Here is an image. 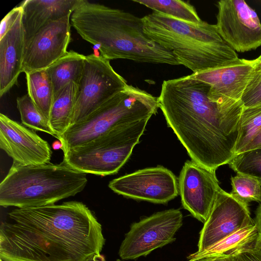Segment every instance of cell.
<instances>
[{"mask_svg":"<svg viewBox=\"0 0 261 261\" xmlns=\"http://www.w3.org/2000/svg\"><path fill=\"white\" fill-rule=\"evenodd\" d=\"M255 65V59L239 58L229 64L193 74L209 86L208 96L211 100L220 107H227L242 101Z\"/></svg>","mask_w":261,"mask_h":261,"instance_id":"obj_15","label":"cell"},{"mask_svg":"<svg viewBox=\"0 0 261 261\" xmlns=\"http://www.w3.org/2000/svg\"><path fill=\"white\" fill-rule=\"evenodd\" d=\"M25 75L28 94L48 122L54 91L47 72L44 69L25 73Z\"/></svg>","mask_w":261,"mask_h":261,"instance_id":"obj_22","label":"cell"},{"mask_svg":"<svg viewBox=\"0 0 261 261\" xmlns=\"http://www.w3.org/2000/svg\"><path fill=\"white\" fill-rule=\"evenodd\" d=\"M230 194L244 204L261 201V183L256 178L237 174L231 178Z\"/></svg>","mask_w":261,"mask_h":261,"instance_id":"obj_26","label":"cell"},{"mask_svg":"<svg viewBox=\"0 0 261 261\" xmlns=\"http://www.w3.org/2000/svg\"><path fill=\"white\" fill-rule=\"evenodd\" d=\"M255 224L242 228L219 241L205 251L194 256H188L187 261H198L208 257L233 256L254 246L258 236Z\"/></svg>","mask_w":261,"mask_h":261,"instance_id":"obj_19","label":"cell"},{"mask_svg":"<svg viewBox=\"0 0 261 261\" xmlns=\"http://www.w3.org/2000/svg\"><path fill=\"white\" fill-rule=\"evenodd\" d=\"M182 224V214L179 209L158 212L132 224L120 245L119 256L128 260L146 256L174 241Z\"/></svg>","mask_w":261,"mask_h":261,"instance_id":"obj_9","label":"cell"},{"mask_svg":"<svg viewBox=\"0 0 261 261\" xmlns=\"http://www.w3.org/2000/svg\"><path fill=\"white\" fill-rule=\"evenodd\" d=\"M255 224L248 205L221 189L200 231L198 250L189 256L200 254L227 236Z\"/></svg>","mask_w":261,"mask_h":261,"instance_id":"obj_12","label":"cell"},{"mask_svg":"<svg viewBox=\"0 0 261 261\" xmlns=\"http://www.w3.org/2000/svg\"><path fill=\"white\" fill-rule=\"evenodd\" d=\"M252 248L245 249L231 256L234 261H261L253 252Z\"/></svg>","mask_w":261,"mask_h":261,"instance_id":"obj_30","label":"cell"},{"mask_svg":"<svg viewBox=\"0 0 261 261\" xmlns=\"http://www.w3.org/2000/svg\"><path fill=\"white\" fill-rule=\"evenodd\" d=\"M255 223L259 233H261V203L256 209Z\"/></svg>","mask_w":261,"mask_h":261,"instance_id":"obj_34","label":"cell"},{"mask_svg":"<svg viewBox=\"0 0 261 261\" xmlns=\"http://www.w3.org/2000/svg\"><path fill=\"white\" fill-rule=\"evenodd\" d=\"M85 56L70 50L46 69L55 96L70 82L78 85L81 78Z\"/></svg>","mask_w":261,"mask_h":261,"instance_id":"obj_20","label":"cell"},{"mask_svg":"<svg viewBox=\"0 0 261 261\" xmlns=\"http://www.w3.org/2000/svg\"><path fill=\"white\" fill-rule=\"evenodd\" d=\"M198 261H234L231 256L208 257L202 258Z\"/></svg>","mask_w":261,"mask_h":261,"instance_id":"obj_33","label":"cell"},{"mask_svg":"<svg viewBox=\"0 0 261 261\" xmlns=\"http://www.w3.org/2000/svg\"><path fill=\"white\" fill-rule=\"evenodd\" d=\"M86 174L60 164H13L0 184V205L19 208L55 204L73 196L86 186Z\"/></svg>","mask_w":261,"mask_h":261,"instance_id":"obj_5","label":"cell"},{"mask_svg":"<svg viewBox=\"0 0 261 261\" xmlns=\"http://www.w3.org/2000/svg\"><path fill=\"white\" fill-rule=\"evenodd\" d=\"M116 261H121L120 259H117Z\"/></svg>","mask_w":261,"mask_h":261,"instance_id":"obj_37","label":"cell"},{"mask_svg":"<svg viewBox=\"0 0 261 261\" xmlns=\"http://www.w3.org/2000/svg\"><path fill=\"white\" fill-rule=\"evenodd\" d=\"M159 108L158 97L130 85L85 120L71 125L57 139L63 152L84 144L117 126L150 119Z\"/></svg>","mask_w":261,"mask_h":261,"instance_id":"obj_6","label":"cell"},{"mask_svg":"<svg viewBox=\"0 0 261 261\" xmlns=\"http://www.w3.org/2000/svg\"><path fill=\"white\" fill-rule=\"evenodd\" d=\"M257 148H261V130L247 145L243 152Z\"/></svg>","mask_w":261,"mask_h":261,"instance_id":"obj_31","label":"cell"},{"mask_svg":"<svg viewBox=\"0 0 261 261\" xmlns=\"http://www.w3.org/2000/svg\"><path fill=\"white\" fill-rule=\"evenodd\" d=\"M0 261H3L2 259H0Z\"/></svg>","mask_w":261,"mask_h":261,"instance_id":"obj_38","label":"cell"},{"mask_svg":"<svg viewBox=\"0 0 261 261\" xmlns=\"http://www.w3.org/2000/svg\"><path fill=\"white\" fill-rule=\"evenodd\" d=\"M85 261H106L104 256L100 254H94L89 257Z\"/></svg>","mask_w":261,"mask_h":261,"instance_id":"obj_35","label":"cell"},{"mask_svg":"<svg viewBox=\"0 0 261 261\" xmlns=\"http://www.w3.org/2000/svg\"><path fill=\"white\" fill-rule=\"evenodd\" d=\"M108 186L119 195L155 203H166L179 194L176 176L160 166L119 177L111 180Z\"/></svg>","mask_w":261,"mask_h":261,"instance_id":"obj_11","label":"cell"},{"mask_svg":"<svg viewBox=\"0 0 261 261\" xmlns=\"http://www.w3.org/2000/svg\"><path fill=\"white\" fill-rule=\"evenodd\" d=\"M71 15L48 23L25 43L22 72L46 69L67 53Z\"/></svg>","mask_w":261,"mask_h":261,"instance_id":"obj_14","label":"cell"},{"mask_svg":"<svg viewBox=\"0 0 261 261\" xmlns=\"http://www.w3.org/2000/svg\"><path fill=\"white\" fill-rule=\"evenodd\" d=\"M127 85L110 60L94 54L86 56L71 125L86 119Z\"/></svg>","mask_w":261,"mask_h":261,"instance_id":"obj_8","label":"cell"},{"mask_svg":"<svg viewBox=\"0 0 261 261\" xmlns=\"http://www.w3.org/2000/svg\"><path fill=\"white\" fill-rule=\"evenodd\" d=\"M141 18L146 35L171 51L179 65L193 73L223 66L239 59L219 34L215 24L202 20L188 22L155 12Z\"/></svg>","mask_w":261,"mask_h":261,"instance_id":"obj_4","label":"cell"},{"mask_svg":"<svg viewBox=\"0 0 261 261\" xmlns=\"http://www.w3.org/2000/svg\"><path fill=\"white\" fill-rule=\"evenodd\" d=\"M101 225L83 203L16 208L0 226L3 261H85L105 245Z\"/></svg>","mask_w":261,"mask_h":261,"instance_id":"obj_1","label":"cell"},{"mask_svg":"<svg viewBox=\"0 0 261 261\" xmlns=\"http://www.w3.org/2000/svg\"><path fill=\"white\" fill-rule=\"evenodd\" d=\"M255 60L253 78L242 98V102L245 108L261 103V55Z\"/></svg>","mask_w":261,"mask_h":261,"instance_id":"obj_28","label":"cell"},{"mask_svg":"<svg viewBox=\"0 0 261 261\" xmlns=\"http://www.w3.org/2000/svg\"><path fill=\"white\" fill-rule=\"evenodd\" d=\"M22 11V7L19 5L12 9L3 18L0 26V39L10 29Z\"/></svg>","mask_w":261,"mask_h":261,"instance_id":"obj_29","label":"cell"},{"mask_svg":"<svg viewBox=\"0 0 261 261\" xmlns=\"http://www.w3.org/2000/svg\"><path fill=\"white\" fill-rule=\"evenodd\" d=\"M0 147L22 165L50 163L52 151L48 143L33 130L0 114Z\"/></svg>","mask_w":261,"mask_h":261,"instance_id":"obj_16","label":"cell"},{"mask_svg":"<svg viewBox=\"0 0 261 261\" xmlns=\"http://www.w3.org/2000/svg\"><path fill=\"white\" fill-rule=\"evenodd\" d=\"M252 250L256 255L261 260V233H259Z\"/></svg>","mask_w":261,"mask_h":261,"instance_id":"obj_32","label":"cell"},{"mask_svg":"<svg viewBox=\"0 0 261 261\" xmlns=\"http://www.w3.org/2000/svg\"><path fill=\"white\" fill-rule=\"evenodd\" d=\"M77 87V84L70 82L54 97L48 122L56 138L63 134L71 125Z\"/></svg>","mask_w":261,"mask_h":261,"instance_id":"obj_21","label":"cell"},{"mask_svg":"<svg viewBox=\"0 0 261 261\" xmlns=\"http://www.w3.org/2000/svg\"><path fill=\"white\" fill-rule=\"evenodd\" d=\"M22 11L13 25L0 39V96L17 82L22 72L25 41L22 22Z\"/></svg>","mask_w":261,"mask_h":261,"instance_id":"obj_17","label":"cell"},{"mask_svg":"<svg viewBox=\"0 0 261 261\" xmlns=\"http://www.w3.org/2000/svg\"><path fill=\"white\" fill-rule=\"evenodd\" d=\"M209 86L193 74L164 81L159 108L191 160L212 170L236 155L241 114L240 101L220 107L208 96Z\"/></svg>","mask_w":261,"mask_h":261,"instance_id":"obj_2","label":"cell"},{"mask_svg":"<svg viewBox=\"0 0 261 261\" xmlns=\"http://www.w3.org/2000/svg\"><path fill=\"white\" fill-rule=\"evenodd\" d=\"M239 135L236 145V155L244 149L261 130V103L248 108L244 107L240 121Z\"/></svg>","mask_w":261,"mask_h":261,"instance_id":"obj_24","label":"cell"},{"mask_svg":"<svg viewBox=\"0 0 261 261\" xmlns=\"http://www.w3.org/2000/svg\"><path fill=\"white\" fill-rule=\"evenodd\" d=\"M53 147L54 149H62V145L60 141H57L53 144Z\"/></svg>","mask_w":261,"mask_h":261,"instance_id":"obj_36","label":"cell"},{"mask_svg":"<svg viewBox=\"0 0 261 261\" xmlns=\"http://www.w3.org/2000/svg\"><path fill=\"white\" fill-rule=\"evenodd\" d=\"M217 6L216 28L232 49L244 53L261 46V23L244 1L221 0Z\"/></svg>","mask_w":261,"mask_h":261,"instance_id":"obj_10","label":"cell"},{"mask_svg":"<svg viewBox=\"0 0 261 261\" xmlns=\"http://www.w3.org/2000/svg\"><path fill=\"white\" fill-rule=\"evenodd\" d=\"M70 23L109 60L179 65L171 51L146 35L142 18L128 12L81 0L71 15Z\"/></svg>","mask_w":261,"mask_h":261,"instance_id":"obj_3","label":"cell"},{"mask_svg":"<svg viewBox=\"0 0 261 261\" xmlns=\"http://www.w3.org/2000/svg\"><path fill=\"white\" fill-rule=\"evenodd\" d=\"M81 0H25L22 8V22L27 42L49 22L72 14Z\"/></svg>","mask_w":261,"mask_h":261,"instance_id":"obj_18","label":"cell"},{"mask_svg":"<svg viewBox=\"0 0 261 261\" xmlns=\"http://www.w3.org/2000/svg\"><path fill=\"white\" fill-rule=\"evenodd\" d=\"M228 165L237 174L255 178L261 183V148L238 154Z\"/></svg>","mask_w":261,"mask_h":261,"instance_id":"obj_27","label":"cell"},{"mask_svg":"<svg viewBox=\"0 0 261 261\" xmlns=\"http://www.w3.org/2000/svg\"><path fill=\"white\" fill-rule=\"evenodd\" d=\"M149 119L120 125L91 141L64 152L63 162L86 174L117 173L130 157Z\"/></svg>","mask_w":261,"mask_h":261,"instance_id":"obj_7","label":"cell"},{"mask_svg":"<svg viewBox=\"0 0 261 261\" xmlns=\"http://www.w3.org/2000/svg\"><path fill=\"white\" fill-rule=\"evenodd\" d=\"M153 10L181 21L198 23L202 21L195 7L188 2L179 0H133Z\"/></svg>","mask_w":261,"mask_h":261,"instance_id":"obj_23","label":"cell"},{"mask_svg":"<svg viewBox=\"0 0 261 261\" xmlns=\"http://www.w3.org/2000/svg\"><path fill=\"white\" fill-rule=\"evenodd\" d=\"M215 171L192 160H188L178 179L183 207L203 223L208 218L217 194L221 189Z\"/></svg>","mask_w":261,"mask_h":261,"instance_id":"obj_13","label":"cell"},{"mask_svg":"<svg viewBox=\"0 0 261 261\" xmlns=\"http://www.w3.org/2000/svg\"><path fill=\"white\" fill-rule=\"evenodd\" d=\"M17 108L22 123L36 130L43 132L56 137L48 122L44 118L27 93L16 99Z\"/></svg>","mask_w":261,"mask_h":261,"instance_id":"obj_25","label":"cell"}]
</instances>
